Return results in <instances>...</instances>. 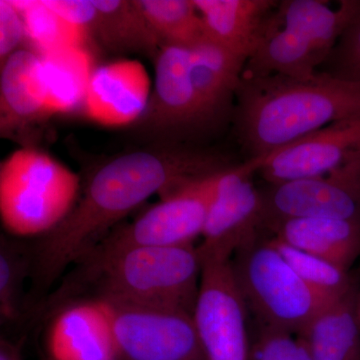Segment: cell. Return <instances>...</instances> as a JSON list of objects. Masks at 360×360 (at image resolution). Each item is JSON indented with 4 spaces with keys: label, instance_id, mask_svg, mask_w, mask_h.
<instances>
[{
    "label": "cell",
    "instance_id": "19",
    "mask_svg": "<svg viewBox=\"0 0 360 360\" xmlns=\"http://www.w3.org/2000/svg\"><path fill=\"white\" fill-rule=\"evenodd\" d=\"M359 11L356 0H343L336 9L321 0H285L277 6L276 16L279 25L307 40L326 63Z\"/></svg>",
    "mask_w": 360,
    "mask_h": 360
},
{
    "label": "cell",
    "instance_id": "29",
    "mask_svg": "<svg viewBox=\"0 0 360 360\" xmlns=\"http://www.w3.org/2000/svg\"><path fill=\"white\" fill-rule=\"evenodd\" d=\"M328 59L333 61V68L326 73L360 84V11L341 35Z\"/></svg>",
    "mask_w": 360,
    "mask_h": 360
},
{
    "label": "cell",
    "instance_id": "5",
    "mask_svg": "<svg viewBox=\"0 0 360 360\" xmlns=\"http://www.w3.org/2000/svg\"><path fill=\"white\" fill-rule=\"evenodd\" d=\"M232 271L255 323L300 335L324 307L322 297L298 276L274 245L258 233L231 258Z\"/></svg>",
    "mask_w": 360,
    "mask_h": 360
},
{
    "label": "cell",
    "instance_id": "30",
    "mask_svg": "<svg viewBox=\"0 0 360 360\" xmlns=\"http://www.w3.org/2000/svg\"><path fill=\"white\" fill-rule=\"evenodd\" d=\"M26 37L25 20L13 0H0V63H4Z\"/></svg>",
    "mask_w": 360,
    "mask_h": 360
},
{
    "label": "cell",
    "instance_id": "25",
    "mask_svg": "<svg viewBox=\"0 0 360 360\" xmlns=\"http://www.w3.org/2000/svg\"><path fill=\"white\" fill-rule=\"evenodd\" d=\"M13 1L25 20L26 37L40 56L86 44L89 32L59 15L45 0Z\"/></svg>",
    "mask_w": 360,
    "mask_h": 360
},
{
    "label": "cell",
    "instance_id": "23",
    "mask_svg": "<svg viewBox=\"0 0 360 360\" xmlns=\"http://www.w3.org/2000/svg\"><path fill=\"white\" fill-rule=\"evenodd\" d=\"M47 89V115L84 108L94 73V58L85 46L68 47L41 56Z\"/></svg>",
    "mask_w": 360,
    "mask_h": 360
},
{
    "label": "cell",
    "instance_id": "21",
    "mask_svg": "<svg viewBox=\"0 0 360 360\" xmlns=\"http://www.w3.org/2000/svg\"><path fill=\"white\" fill-rule=\"evenodd\" d=\"M96 8L91 34L115 53L158 56L161 44L136 0H92Z\"/></svg>",
    "mask_w": 360,
    "mask_h": 360
},
{
    "label": "cell",
    "instance_id": "6",
    "mask_svg": "<svg viewBox=\"0 0 360 360\" xmlns=\"http://www.w3.org/2000/svg\"><path fill=\"white\" fill-rule=\"evenodd\" d=\"M222 172L163 198L130 224H118L77 264L98 262L134 248L193 245L202 236Z\"/></svg>",
    "mask_w": 360,
    "mask_h": 360
},
{
    "label": "cell",
    "instance_id": "7",
    "mask_svg": "<svg viewBox=\"0 0 360 360\" xmlns=\"http://www.w3.org/2000/svg\"><path fill=\"white\" fill-rule=\"evenodd\" d=\"M201 262L193 317L206 360H248V311L234 278L231 259L205 257Z\"/></svg>",
    "mask_w": 360,
    "mask_h": 360
},
{
    "label": "cell",
    "instance_id": "3",
    "mask_svg": "<svg viewBox=\"0 0 360 360\" xmlns=\"http://www.w3.org/2000/svg\"><path fill=\"white\" fill-rule=\"evenodd\" d=\"M61 296L125 307H162L194 314L202 262L198 246L141 248L78 264ZM80 298V300H84Z\"/></svg>",
    "mask_w": 360,
    "mask_h": 360
},
{
    "label": "cell",
    "instance_id": "15",
    "mask_svg": "<svg viewBox=\"0 0 360 360\" xmlns=\"http://www.w3.org/2000/svg\"><path fill=\"white\" fill-rule=\"evenodd\" d=\"M194 4L206 37L246 61L266 34L278 6L271 0H194Z\"/></svg>",
    "mask_w": 360,
    "mask_h": 360
},
{
    "label": "cell",
    "instance_id": "11",
    "mask_svg": "<svg viewBox=\"0 0 360 360\" xmlns=\"http://www.w3.org/2000/svg\"><path fill=\"white\" fill-rule=\"evenodd\" d=\"M155 86L144 113L146 129L161 134L205 129V116L191 78L189 46L162 45L156 56Z\"/></svg>",
    "mask_w": 360,
    "mask_h": 360
},
{
    "label": "cell",
    "instance_id": "20",
    "mask_svg": "<svg viewBox=\"0 0 360 360\" xmlns=\"http://www.w3.org/2000/svg\"><path fill=\"white\" fill-rule=\"evenodd\" d=\"M324 59L297 33L283 27L276 14L266 34L246 61L243 77L266 75L307 79L316 75L315 68Z\"/></svg>",
    "mask_w": 360,
    "mask_h": 360
},
{
    "label": "cell",
    "instance_id": "18",
    "mask_svg": "<svg viewBox=\"0 0 360 360\" xmlns=\"http://www.w3.org/2000/svg\"><path fill=\"white\" fill-rule=\"evenodd\" d=\"M189 49L194 89L206 124H212L224 115L236 94L246 60L206 37Z\"/></svg>",
    "mask_w": 360,
    "mask_h": 360
},
{
    "label": "cell",
    "instance_id": "24",
    "mask_svg": "<svg viewBox=\"0 0 360 360\" xmlns=\"http://www.w3.org/2000/svg\"><path fill=\"white\" fill-rule=\"evenodd\" d=\"M136 1L161 46H191L206 37L202 18L194 0Z\"/></svg>",
    "mask_w": 360,
    "mask_h": 360
},
{
    "label": "cell",
    "instance_id": "2",
    "mask_svg": "<svg viewBox=\"0 0 360 360\" xmlns=\"http://www.w3.org/2000/svg\"><path fill=\"white\" fill-rule=\"evenodd\" d=\"M238 124L251 158H265L305 135L343 120H360V84L316 73L307 79L243 77Z\"/></svg>",
    "mask_w": 360,
    "mask_h": 360
},
{
    "label": "cell",
    "instance_id": "9",
    "mask_svg": "<svg viewBox=\"0 0 360 360\" xmlns=\"http://www.w3.org/2000/svg\"><path fill=\"white\" fill-rule=\"evenodd\" d=\"M106 304L120 360H206L193 314Z\"/></svg>",
    "mask_w": 360,
    "mask_h": 360
},
{
    "label": "cell",
    "instance_id": "28",
    "mask_svg": "<svg viewBox=\"0 0 360 360\" xmlns=\"http://www.w3.org/2000/svg\"><path fill=\"white\" fill-rule=\"evenodd\" d=\"M252 333H250L248 360H312L300 335L258 324Z\"/></svg>",
    "mask_w": 360,
    "mask_h": 360
},
{
    "label": "cell",
    "instance_id": "4",
    "mask_svg": "<svg viewBox=\"0 0 360 360\" xmlns=\"http://www.w3.org/2000/svg\"><path fill=\"white\" fill-rule=\"evenodd\" d=\"M80 179L56 158L21 148L0 165V217L14 236H46L77 205Z\"/></svg>",
    "mask_w": 360,
    "mask_h": 360
},
{
    "label": "cell",
    "instance_id": "26",
    "mask_svg": "<svg viewBox=\"0 0 360 360\" xmlns=\"http://www.w3.org/2000/svg\"><path fill=\"white\" fill-rule=\"evenodd\" d=\"M274 245L307 285L329 302H336L354 292L349 270L329 260L297 250L271 236Z\"/></svg>",
    "mask_w": 360,
    "mask_h": 360
},
{
    "label": "cell",
    "instance_id": "8",
    "mask_svg": "<svg viewBox=\"0 0 360 360\" xmlns=\"http://www.w3.org/2000/svg\"><path fill=\"white\" fill-rule=\"evenodd\" d=\"M264 158H250L220 174L217 191L198 246L200 257L231 259L241 246L260 233L264 219V193L252 181Z\"/></svg>",
    "mask_w": 360,
    "mask_h": 360
},
{
    "label": "cell",
    "instance_id": "22",
    "mask_svg": "<svg viewBox=\"0 0 360 360\" xmlns=\"http://www.w3.org/2000/svg\"><path fill=\"white\" fill-rule=\"evenodd\" d=\"M355 290L329 303L300 333L312 360H360V328L355 315Z\"/></svg>",
    "mask_w": 360,
    "mask_h": 360
},
{
    "label": "cell",
    "instance_id": "1",
    "mask_svg": "<svg viewBox=\"0 0 360 360\" xmlns=\"http://www.w3.org/2000/svg\"><path fill=\"white\" fill-rule=\"evenodd\" d=\"M231 167L220 156L174 143L110 158L90 174L66 219L32 248L35 288H51L68 266L77 264L153 194L167 198Z\"/></svg>",
    "mask_w": 360,
    "mask_h": 360
},
{
    "label": "cell",
    "instance_id": "10",
    "mask_svg": "<svg viewBox=\"0 0 360 360\" xmlns=\"http://www.w3.org/2000/svg\"><path fill=\"white\" fill-rule=\"evenodd\" d=\"M295 217L360 221V148L328 175L271 186L264 193V229Z\"/></svg>",
    "mask_w": 360,
    "mask_h": 360
},
{
    "label": "cell",
    "instance_id": "16",
    "mask_svg": "<svg viewBox=\"0 0 360 360\" xmlns=\"http://www.w3.org/2000/svg\"><path fill=\"white\" fill-rule=\"evenodd\" d=\"M47 89L42 58L18 49L1 65L0 131L13 134L47 115Z\"/></svg>",
    "mask_w": 360,
    "mask_h": 360
},
{
    "label": "cell",
    "instance_id": "32",
    "mask_svg": "<svg viewBox=\"0 0 360 360\" xmlns=\"http://www.w3.org/2000/svg\"><path fill=\"white\" fill-rule=\"evenodd\" d=\"M0 360H22L20 348L2 340L0 343Z\"/></svg>",
    "mask_w": 360,
    "mask_h": 360
},
{
    "label": "cell",
    "instance_id": "17",
    "mask_svg": "<svg viewBox=\"0 0 360 360\" xmlns=\"http://www.w3.org/2000/svg\"><path fill=\"white\" fill-rule=\"evenodd\" d=\"M272 236L297 250L324 258L342 269L360 257V221L295 217L266 225Z\"/></svg>",
    "mask_w": 360,
    "mask_h": 360
},
{
    "label": "cell",
    "instance_id": "27",
    "mask_svg": "<svg viewBox=\"0 0 360 360\" xmlns=\"http://www.w3.org/2000/svg\"><path fill=\"white\" fill-rule=\"evenodd\" d=\"M32 267V250L13 239L0 240V316L18 321L22 310L23 288Z\"/></svg>",
    "mask_w": 360,
    "mask_h": 360
},
{
    "label": "cell",
    "instance_id": "31",
    "mask_svg": "<svg viewBox=\"0 0 360 360\" xmlns=\"http://www.w3.org/2000/svg\"><path fill=\"white\" fill-rule=\"evenodd\" d=\"M51 9L72 25L91 32L96 8L92 0H45Z\"/></svg>",
    "mask_w": 360,
    "mask_h": 360
},
{
    "label": "cell",
    "instance_id": "14",
    "mask_svg": "<svg viewBox=\"0 0 360 360\" xmlns=\"http://www.w3.org/2000/svg\"><path fill=\"white\" fill-rule=\"evenodd\" d=\"M150 79L137 60H120L94 70L85 98L90 120L110 127H124L144 115Z\"/></svg>",
    "mask_w": 360,
    "mask_h": 360
},
{
    "label": "cell",
    "instance_id": "12",
    "mask_svg": "<svg viewBox=\"0 0 360 360\" xmlns=\"http://www.w3.org/2000/svg\"><path fill=\"white\" fill-rule=\"evenodd\" d=\"M360 148V120L331 123L265 156L259 172L271 186L324 176Z\"/></svg>",
    "mask_w": 360,
    "mask_h": 360
},
{
    "label": "cell",
    "instance_id": "33",
    "mask_svg": "<svg viewBox=\"0 0 360 360\" xmlns=\"http://www.w3.org/2000/svg\"><path fill=\"white\" fill-rule=\"evenodd\" d=\"M355 315H356L357 323L360 328V291L356 295V300H355Z\"/></svg>",
    "mask_w": 360,
    "mask_h": 360
},
{
    "label": "cell",
    "instance_id": "13",
    "mask_svg": "<svg viewBox=\"0 0 360 360\" xmlns=\"http://www.w3.org/2000/svg\"><path fill=\"white\" fill-rule=\"evenodd\" d=\"M45 345L51 360H120L110 309L96 300L65 303L49 324Z\"/></svg>",
    "mask_w": 360,
    "mask_h": 360
}]
</instances>
